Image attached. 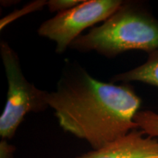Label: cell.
Segmentation results:
<instances>
[{
	"label": "cell",
	"instance_id": "6",
	"mask_svg": "<svg viewBox=\"0 0 158 158\" xmlns=\"http://www.w3.org/2000/svg\"><path fill=\"white\" fill-rule=\"evenodd\" d=\"M141 81L158 87V49L149 53L147 61L141 66L116 75L112 82Z\"/></svg>",
	"mask_w": 158,
	"mask_h": 158
},
{
	"label": "cell",
	"instance_id": "9",
	"mask_svg": "<svg viewBox=\"0 0 158 158\" xmlns=\"http://www.w3.org/2000/svg\"><path fill=\"white\" fill-rule=\"evenodd\" d=\"M15 147L8 143L7 140L2 139L0 142V158H13Z\"/></svg>",
	"mask_w": 158,
	"mask_h": 158
},
{
	"label": "cell",
	"instance_id": "5",
	"mask_svg": "<svg viewBox=\"0 0 158 158\" xmlns=\"http://www.w3.org/2000/svg\"><path fill=\"white\" fill-rule=\"evenodd\" d=\"M76 158H158V139L133 130L123 137Z\"/></svg>",
	"mask_w": 158,
	"mask_h": 158
},
{
	"label": "cell",
	"instance_id": "2",
	"mask_svg": "<svg viewBox=\"0 0 158 158\" xmlns=\"http://www.w3.org/2000/svg\"><path fill=\"white\" fill-rule=\"evenodd\" d=\"M70 48L94 51L108 58L131 50L149 54L158 49V21L143 9L123 2L101 26L80 35Z\"/></svg>",
	"mask_w": 158,
	"mask_h": 158
},
{
	"label": "cell",
	"instance_id": "7",
	"mask_svg": "<svg viewBox=\"0 0 158 158\" xmlns=\"http://www.w3.org/2000/svg\"><path fill=\"white\" fill-rule=\"evenodd\" d=\"M134 121L138 129L152 138L158 137V114L151 110H143L136 114Z\"/></svg>",
	"mask_w": 158,
	"mask_h": 158
},
{
	"label": "cell",
	"instance_id": "4",
	"mask_svg": "<svg viewBox=\"0 0 158 158\" xmlns=\"http://www.w3.org/2000/svg\"><path fill=\"white\" fill-rule=\"evenodd\" d=\"M123 3L120 0H89L68 10L58 13L38 29V34L56 43V51L64 52L81 33L97 23L105 21Z\"/></svg>",
	"mask_w": 158,
	"mask_h": 158
},
{
	"label": "cell",
	"instance_id": "8",
	"mask_svg": "<svg viewBox=\"0 0 158 158\" xmlns=\"http://www.w3.org/2000/svg\"><path fill=\"white\" fill-rule=\"evenodd\" d=\"M82 1L81 0H51L46 4L51 12L57 11L62 13L76 7Z\"/></svg>",
	"mask_w": 158,
	"mask_h": 158
},
{
	"label": "cell",
	"instance_id": "1",
	"mask_svg": "<svg viewBox=\"0 0 158 158\" xmlns=\"http://www.w3.org/2000/svg\"><path fill=\"white\" fill-rule=\"evenodd\" d=\"M47 102L60 127L93 149L138 129L134 117L141 101L133 88L100 81L80 66L67 69Z\"/></svg>",
	"mask_w": 158,
	"mask_h": 158
},
{
	"label": "cell",
	"instance_id": "3",
	"mask_svg": "<svg viewBox=\"0 0 158 158\" xmlns=\"http://www.w3.org/2000/svg\"><path fill=\"white\" fill-rule=\"evenodd\" d=\"M0 53L7 76V102L0 118V135L12 139L26 114L43 111L48 107V92L29 83L23 76L16 52L5 41H1Z\"/></svg>",
	"mask_w": 158,
	"mask_h": 158
}]
</instances>
